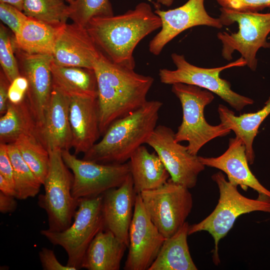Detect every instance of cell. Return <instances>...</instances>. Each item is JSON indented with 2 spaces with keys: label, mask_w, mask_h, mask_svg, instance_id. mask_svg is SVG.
Wrapping results in <instances>:
<instances>
[{
  "label": "cell",
  "mask_w": 270,
  "mask_h": 270,
  "mask_svg": "<svg viewBox=\"0 0 270 270\" xmlns=\"http://www.w3.org/2000/svg\"><path fill=\"white\" fill-rule=\"evenodd\" d=\"M0 174L14 186L12 165L8 153L6 144L0 143Z\"/></svg>",
  "instance_id": "cell-37"
},
{
  "label": "cell",
  "mask_w": 270,
  "mask_h": 270,
  "mask_svg": "<svg viewBox=\"0 0 270 270\" xmlns=\"http://www.w3.org/2000/svg\"><path fill=\"white\" fill-rule=\"evenodd\" d=\"M0 192L16 198V190L14 186L0 174Z\"/></svg>",
  "instance_id": "cell-40"
},
{
  "label": "cell",
  "mask_w": 270,
  "mask_h": 270,
  "mask_svg": "<svg viewBox=\"0 0 270 270\" xmlns=\"http://www.w3.org/2000/svg\"><path fill=\"white\" fill-rule=\"evenodd\" d=\"M161 26V20L151 6L142 2L122 14L94 18L86 28L99 50L108 58L134 69L135 48Z\"/></svg>",
  "instance_id": "cell-2"
},
{
  "label": "cell",
  "mask_w": 270,
  "mask_h": 270,
  "mask_svg": "<svg viewBox=\"0 0 270 270\" xmlns=\"http://www.w3.org/2000/svg\"><path fill=\"white\" fill-rule=\"evenodd\" d=\"M53 84L69 96L98 97L94 71L87 68L51 64Z\"/></svg>",
  "instance_id": "cell-26"
},
{
  "label": "cell",
  "mask_w": 270,
  "mask_h": 270,
  "mask_svg": "<svg viewBox=\"0 0 270 270\" xmlns=\"http://www.w3.org/2000/svg\"><path fill=\"white\" fill-rule=\"evenodd\" d=\"M172 91L179 99L182 110V120L175 133V140L178 142H188L190 154L197 155L208 142L230 132L231 130L221 123L212 126L206 120L204 108L214 99L212 92L182 83L172 84Z\"/></svg>",
  "instance_id": "cell-5"
},
{
  "label": "cell",
  "mask_w": 270,
  "mask_h": 270,
  "mask_svg": "<svg viewBox=\"0 0 270 270\" xmlns=\"http://www.w3.org/2000/svg\"><path fill=\"white\" fill-rule=\"evenodd\" d=\"M69 4H72L74 2V0H65Z\"/></svg>",
  "instance_id": "cell-43"
},
{
  "label": "cell",
  "mask_w": 270,
  "mask_h": 270,
  "mask_svg": "<svg viewBox=\"0 0 270 270\" xmlns=\"http://www.w3.org/2000/svg\"><path fill=\"white\" fill-rule=\"evenodd\" d=\"M198 157L204 166L224 172L233 185L240 186L244 191L250 188L258 192V198L270 199V190L260 184L250 169L246 146L240 138H230L228 148L218 157Z\"/></svg>",
  "instance_id": "cell-17"
},
{
  "label": "cell",
  "mask_w": 270,
  "mask_h": 270,
  "mask_svg": "<svg viewBox=\"0 0 270 270\" xmlns=\"http://www.w3.org/2000/svg\"><path fill=\"white\" fill-rule=\"evenodd\" d=\"M17 50L20 74L28 82L26 98L36 122L39 134L52 89V56L50 54H29Z\"/></svg>",
  "instance_id": "cell-15"
},
{
  "label": "cell",
  "mask_w": 270,
  "mask_h": 270,
  "mask_svg": "<svg viewBox=\"0 0 270 270\" xmlns=\"http://www.w3.org/2000/svg\"><path fill=\"white\" fill-rule=\"evenodd\" d=\"M24 0H0V2L11 5L22 11Z\"/></svg>",
  "instance_id": "cell-41"
},
{
  "label": "cell",
  "mask_w": 270,
  "mask_h": 270,
  "mask_svg": "<svg viewBox=\"0 0 270 270\" xmlns=\"http://www.w3.org/2000/svg\"><path fill=\"white\" fill-rule=\"evenodd\" d=\"M28 88L27 79L20 76L10 82L8 91V102L14 104L22 102L26 98Z\"/></svg>",
  "instance_id": "cell-35"
},
{
  "label": "cell",
  "mask_w": 270,
  "mask_h": 270,
  "mask_svg": "<svg viewBox=\"0 0 270 270\" xmlns=\"http://www.w3.org/2000/svg\"><path fill=\"white\" fill-rule=\"evenodd\" d=\"M140 194L152 221L165 238L182 226L192 210L193 200L188 188L170 178L161 186Z\"/></svg>",
  "instance_id": "cell-10"
},
{
  "label": "cell",
  "mask_w": 270,
  "mask_h": 270,
  "mask_svg": "<svg viewBox=\"0 0 270 270\" xmlns=\"http://www.w3.org/2000/svg\"><path fill=\"white\" fill-rule=\"evenodd\" d=\"M24 161L43 184L50 164L49 152L38 138L33 135L23 134L14 142Z\"/></svg>",
  "instance_id": "cell-29"
},
{
  "label": "cell",
  "mask_w": 270,
  "mask_h": 270,
  "mask_svg": "<svg viewBox=\"0 0 270 270\" xmlns=\"http://www.w3.org/2000/svg\"><path fill=\"white\" fill-rule=\"evenodd\" d=\"M69 120L74 154H84L96 144L100 135L97 98L71 96Z\"/></svg>",
  "instance_id": "cell-20"
},
{
  "label": "cell",
  "mask_w": 270,
  "mask_h": 270,
  "mask_svg": "<svg viewBox=\"0 0 270 270\" xmlns=\"http://www.w3.org/2000/svg\"><path fill=\"white\" fill-rule=\"evenodd\" d=\"M102 195L80 198L74 221L67 228L60 232L48 229L40 232L53 245L60 246L65 250L68 257L66 265L77 270L81 268L90 243L100 231L104 230Z\"/></svg>",
  "instance_id": "cell-8"
},
{
  "label": "cell",
  "mask_w": 270,
  "mask_h": 270,
  "mask_svg": "<svg viewBox=\"0 0 270 270\" xmlns=\"http://www.w3.org/2000/svg\"><path fill=\"white\" fill-rule=\"evenodd\" d=\"M188 222L172 236L166 238L148 270H196L190 252Z\"/></svg>",
  "instance_id": "cell-24"
},
{
  "label": "cell",
  "mask_w": 270,
  "mask_h": 270,
  "mask_svg": "<svg viewBox=\"0 0 270 270\" xmlns=\"http://www.w3.org/2000/svg\"><path fill=\"white\" fill-rule=\"evenodd\" d=\"M218 112L220 123L233 131L236 136L243 141L249 164H252L255 158L253 142L260 124L270 114V96L262 108L254 112L236 116L232 110L222 104H219Z\"/></svg>",
  "instance_id": "cell-23"
},
{
  "label": "cell",
  "mask_w": 270,
  "mask_h": 270,
  "mask_svg": "<svg viewBox=\"0 0 270 270\" xmlns=\"http://www.w3.org/2000/svg\"><path fill=\"white\" fill-rule=\"evenodd\" d=\"M28 18L22 11L4 3L0 2V19L16 36Z\"/></svg>",
  "instance_id": "cell-33"
},
{
  "label": "cell",
  "mask_w": 270,
  "mask_h": 270,
  "mask_svg": "<svg viewBox=\"0 0 270 270\" xmlns=\"http://www.w3.org/2000/svg\"><path fill=\"white\" fill-rule=\"evenodd\" d=\"M222 8L238 12H258L270 8V0H215Z\"/></svg>",
  "instance_id": "cell-34"
},
{
  "label": "cell",
  "mask_w": 270,
  "mask_h": 270,
  "mask_svg": "<svg viewBox=\"0 0 270 270\" xmlns=\"http://www.w3.org/2000/svg\"><path fill=\"white\" fill-rule=\"evenodd\" d=\"M50 164L43 184L44 192L38 196V204L48 216V230L60 232L68 228L80 199L72 195L74 176L62 156V150H48Z\"/></svg>",
  "instance_id": "cell-7"
},
{
  "label": "cell",
  "mask_w": 270,
  "mask_h": 270,
  "mask_svg": "<svg viewBox=\"0 0 270 270\" xmlns=\"http://www.w3.org/2000/svg\"><path fill=\"white\" fill-rule=\"evenodd\" d=\"M174 134L171 128L159 125L146 144L159 156L172 181L192 188L196 186L198 176L206 166L200 162L198 156L189 152L187 146L176 141Z\"/></svg>",
  "instance_id": "cell-12"
},
{
  "label": "cell",
  "mask_w": 270,
  "mask_h": 270,
  "mask_svg": "<svg viewBox=\"0 0 270 270\" xmlns=\"http://www.w3.org/2000/svg\"><path fill=\"white\" fill-rule=\"evenodd\" d=\"M98 84L99 129L104 134L110 126L142 106L154 79L134 69L116 64L102 52L94 64Z\"/></svg>",
  "instance_id": "cell-1"
},
{
  "label": "cell",
  "mask_w": 270,
  "mask_h": 270,
  "mask_svg": "<svg viewBox=\"0 0 270 270\" xmlns=\"http://www.w3.org/2000/svg\"><path fill=\"white\" fill-rule=\"evenodd\" d=\"M62 26H52L28 17L14 36V45L17 49L27 54L52 55Z\"/></svg>",
  "instance_id": "cell-25"
},
{
  "label": "cell",
  "mask_w": 270,
  "mask_h": 270,
  "mask_svg": "<svg viewBox=\"0 0 270 270\" xmlns=\"http://www.w3.org/2000/svg\"><path fill=\"white\" fill-rule=\"evenodd\" d=\"M219 18L222 24L228 26L236 22L238 30L236 32H226L217 34L222 44V55L224 58L230 60L235 50L241 54L246 66L255 71L258 66L256 54L261 48H270L267 37L270 33V12H238L220 8Z\"/></svg>",
  "instance_id": "cell-6"
},
{
  "label": "cell",
  "mask_w": 270,
  "mask_h": 270,
  "mask_svg": "<svg viewBox=\"0 0 270 270\" xmlns=\"http://www.w3.org/2000/svg\"><path fill=\"white\" fill-rule=\"evenodd\" d=\"M40 260L44 270H77L76 268L62 264L56 258L54 252L42 248L38 252Z\"/></svg>",
  "instance_id": "cell-36"
},
{
  "label": "cell",
  "mask_w": 270,
  "mask_h": 270,
  "mask_svg": "<svg viewBox=\"0 0 270 270\" xmlns=\"http://www.w3.org/2000/svg\"><path fill=\"white\" fill-rule=\"evenodd\" d=\"M219 190V199L214 210L198 223L190 225L188 236L201 231L208 232L213 238L214 247L212 260L220 263L218 244L232 228L240 216L253 212L270 214V199H252L242 195L238 186L230 184L224 175L218 172L212 176Z\"/></svg>",
  "instance_id": "cell-4"
},
{
  "label": "cell",
  "mask_w": 270,
  "mask_h": 270,
  "mask_svg": "<svg viewBox=\"0 0 270 270\" xmlns=\"http://www.w3.org/2000/svg\"><path fill=\"white\" fill-rule=\"evenodd\" d=\"M171 58L176 68L175 70H160L158 76L162 84L182 83L206 89L218 95L236 111H240L246 106L254 104L252 98L232 90L230 82L220 77V73L224 70L246 66L242 58L225 66L214 68L193 65L188 62L182 54L173 53Z\"/></svg>",
  "instance_id": "cell-9"
},
{
  "label": "cell",
  "mask_w": 270,
  "mask_h": 270,
  "mask_svg": "<svg viewBox=\"0 0 270 270\" xmlns=\"http://www.w3.org/2000/svg\"><path fill=\"white\" fill-rule=\"evenodd\" d=\"M23 134L35 136L40 140L38 124L26 98L18 104L8 102L0 118V143L14 142Z\"/></svg>",
  "instance_id": "cell-27"
},
{
  "label": "cell",
  "mask_w": 270,
  "mask_h": 270,
  "mask_svg": "<svg viewBox=\"0 0 270 270\" xmlns=\"http://www.w3.org/2000/svg\"><path fill=\"white\" fill-rule=\"evenodd\" d=\"M7 151L14 170L16 198L24 200L36 196L42 184L24 160L14 143L6 144Z\"/></svg>",
  "instance_id": "cell-28"
},
{
  "label": "cell",
  "mask_w": 270,
  "mask_h": 270,
  "mask_svg": "<svg viewBox=\"0 0 270 270\" xmlns=\"http://www.w3.org/2000/svg\"><path fill=\"white\" fill-rule=\"evenodd\" d=\"M2 71L0 74V114H4L6 112L8 102V91L10 84Z\"/></svg>",
  "instance_id": "cell-38"
},
{
  "label": "cell",
  "mask_w": 270,
  "mask_h": 270,
  "mask_svg": "<svg viewBox=\"0 0 270 270\" xmlns=\"http://www.w3.org/2000/svg\"><path fill=\"white\" fill-rule=\"evenodd\" d=\"M16 198L14 196L6 195L0 192V212L8 214L14 212L18 206Z\"/></svg>",
  "instance_id": "cell-39"
},
{
  "label": "cell",
  "mask_w": 270,
  "mask_h": 270,
  "mask_svg": "<svg viewBox=\"0 0 270 270\" xmlns=\"http://www.w3.org/2000/svg\"><path fill=\"white\" fill-rule=\"evenodd\" d=\"M62 156L74 176L72 195L76 198H91L120 186L130 174L128 164H102L79 159L69 150H62Z\"/></svg>",
  "instance_id": "cell-11"
},
{
  "label": "cell",
  "mask_w": 270,
  "mask_h": 270,
  "mask_svg": "<svg viewBox=\"0 0 270 270\" xmlns=\"http://www.w3.org/2000/svg\"><path fill=\"white\" fill-rule=\"evenodd\" d=\"M69 8V18L84 28L94 18L114 15L110 0H74Z\"/></svg>",
  "instance_id": "cell-31"
},
{
  "label": "cell",
  "mask_w": 270,
  "mask_h": 270,
  "mask_svg": "<svg viewBox=\"0 0 270 270\" xmlns=\"http://www.w3.org/2000/svg\"><path fill=\"white\" fill-rule=\"evenodd\" d=\"M157 2L160 4L166 6H170L174 2V0H156Z\"/></svg>",
  "instance_id": "cell-42"
},
{
  "label": "cell",
  "mask_w": 270,
  "mask_h": 270,
  "mask_svg": "<svg viewBox=\"0 0 270 270\" xmlns=\"http://www.w3.org/2000/svg\"><path fill=\"white\" fill-rule=\"evenodd\" d=\"M128 236V252L124 269L148 270L166 238L152 221L140 194L136 196Z\"/></svg>",
  "instance_id": "cell-13"
},
{
  "label": "cell",
  "mask_w": 270,
  "mask_h": 270,
  "mask_svg": "<svg viewBox=\"0 0 270 270\" xmlns=\"http://www.w3.org/2000/svg\"><path fill=\"white\" fill-rule=\"evenodd\" d=\"M127 246L112 232L101 230L90 243L81 268L88 270H119Z\"/></svg>",
  "instance_id": "cell-22"
},
{
  "label": "cell",
  "mask_w": 270,
  "mask_h": 270,
  "mask_svg": "<svg viewBox=\"0 0 270 270\" xmlns=\"http://www.w3.org/2000/svg\"><path fill=\"white\" fill-rule=\"evenodd\" d=\"M128 164L136 194L158 188L169 180L170 174L158 154L150 153L143 145L132 154Z\"/></svg>",
  "instance_id": "cell-21"
},
{
  "label": "cell",
  "mask_w": 270,
  "mask_h": 270,
  "mask_svg": "<svg viewBox=\"0 0 270 270\" xmlns=\"http://www.w3.org/2000/svg\"><path fill=\"white\" fill-rule=\"evenodd\" d=\"M162 104L158 100L147 101L113 122L102 139L84 154L83 159L102 164L126 163L155 129Z\"/></svg>",
  "instance_id": "cell-3"
},
{
  "label": "cell",
  "mask_w": 270,
  "mask_h": 270,
  "mask_svg": "<svg viewBox=\"0 0 270 270\" xmlns=\"http://www.w3.org/2000/svg\"><path fill=\"white\" fill-rule=\"evenodd\" d=\"M100 52L86 28L66 23L58 34L52 56L58 66L93 69Z\"/></svg>",
  "instance_id": "cell-16"
},
{
  "label": "cell",
  "mask_w": 270,
  "mask_h": 270,
  "mask_svg": "<svg viewBox=\"0 0 270 270\" xmlns=\"http://www.w3.org/2000/svg\"><path fill=\"white\" fill-rule=\"evenodd\" d=\"M70 96L52 85L44 120L39 138L48 150H69L72 148V134L69 120Z\"/></svg>",
  "instance_id": "cell-19"
},
{
  "label": "cell",
  "mask_w": 270,
  "mask_h": 270,
  "mask_svg": "<svg viewBox=\"0 0 270 270\" xmlns=\"http://www.w3.org/2000/svg\"><path fill=\"white\" fill-rule=\"evenodd\" d=\"M22 12L29 18L54 26L66 24L70 16L65 0H24Z\"/></svg>",
  "instance_id": "cell-30"
},
{
  "label": "cell",
  "mask_w": 270,
  "mask_h": 270,
  "mask_svg": "<svg viewBox=\"0 0 270 270\" xmlns=\"http://www.w3.org/2000/svg\"><path fill=\"white\" fill-rule=\"evenodd\" d=\"M136 194L130 174L122 185L107 190L102 195L104 230L112 232L128 248Z\"/></svg>",
  "instance_id": "cell-18"
},
{
  "label": "cell",
  "mask_w": 270,
  "mask_h": 270,
  "mask_svg": "<svg viewBox=\"0 0 270 270\" xmlns=\"http://www.w3.org/2000/svg\"><path fill=\"white\" fill-rule=\"evenodd\" d=\"M0 64L2 71L12 82L21 75L18 64L14 55L12 42L4 25L0 26Z\"/></svg>",
  "instance_id": "cell-32"
},
{
  "label": "cell",
  "mask_w": 270,
  "mask_h": 270,
  "mask_svg": "<svg viewBox=\"0 0 270 270\" xmlns=\"http://www.w3.org/2000/svg\"><path fill=\"white\" fill-rule=\"evenodd\" d=\"M205 0H188L177 8L154 12L162 22L160 30L149 44V50L153 54H160L164 46L182 32L196 26H206L216 28L223 26L220 19L211 16L204 6Z\"/></svg>",
  "instance_id": "cell-14"
}]
</instances>
